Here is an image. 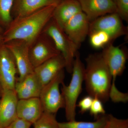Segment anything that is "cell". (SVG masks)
<instances>
[{
  "instance_id": "52a82bcc",
  "label": "cell",
  "mask_w": 128,
  "mask_h": 128,
  "mask_svg": "<svg viewBox=\"0 0 128 128\" xmlns=\"http://www.w3.org/2000/svg\"><path fill=\"white\" fill-rule=\"evenodd\" d=\"M18 73L12 53L4 44L0 45V92L14 90Z\"/></svg>"
},
{
  "instance_id": "f1b7e54d",
  "label": "cell",
  "mask_w": 128,
  "mask_h": 128,
  "mask_svg": "<svg viewBox=\"0 0 128 128\" xmlns=\"http://www.w3.org/2000/svg\"><path fill=\"white\" fill-rule=\"evenodd\" d=\"M4 29H2V28H1L0 27V34H2L3 32H4Z\"/></svg>"
},
{
  "instance_id": "3957f363",
  "label": "cell",
  "mask_w": 128,
  "mask_h": 128,
  "mask_svg": "<svg viewBox=\"0 0 128 128\" xmlns=\"http://www.w3.org/2000/svg\"><path fill=\"white\" fill-rule=\"evenodd\" d=\"M85 68L78 50L76 53L73 62L70 82L68 86L65 85L64 82L61 84V93L64 102L66 117L67 121L76 120V102L82 92Z\"/></svg>"
},
{
  "instance_id": "44dd1931",
  "label": "cell",
  "mask_w": 128,
  "mask_h": 128,
  "mask_svg": "<svg viewBox=\"0 0 128 128\" xmlns=\"http://www.w3.org/2000/svg\"><path fill=\"white\" fill-rule=\"evenodd\" d=\"M88 35L90 44L92 48L96 49H103L113 42L110 35L103 31H96L89 34Z\"/></svg>"
},
{
  "instance_id": "9c48e42d",
  "label": "cell",
  "mask_w": 128,
  "mask_h": 128,
  "mask_svg": "<svg viewBox=\"0 0 128 128\" xmlns=\"http://www.w3.org/2000/svg\"><path fill=\"white\" fill-rule=\"evenodd\" d=\"M14 56L19 76L16 81H20L27 76L34 72V68L29 60L30 45L27 41L15 39L4 44Z\"/></svg>"
},
{
  "instance_id": "4fadbf2b",
  "label": "cell",
  "mask_w": 128,
  "mask_h": 128,
  "mask_svg": "<svg viewBox=\"0 0 128 128\" xmlns=\"http://www.w3.org/2000/svg\"><path fill=\"white\" fill-rule=\"evenodd\" d=\"M82 10L90 22L99 17L116 12V4L112 0H78Z\"/></svg>"
},
{
  "instance_id": "83f0119b",
  "label": "cell",
  "mask_w": 128,
  "mask_h": 128,
  "mask_svg": "<svg viewBox=\"0 0 128 128\" xmlns=\"http://www.w3.org/2000/svg\"><path fill=\"white\" fill-rule=\"evenodd\" d=\"M2 44H4L3 42V37L2 34H0V45Z\"/></svg>"
},
{
  "instance_id": "d4e9b609",
  "label": "cell",
  "mask_w": 128,
  "mask_h": 128,
  "mask_svg": "<svg viewBox=\"0 0 128 128\" xmlns=\"http://www.w3.org/2000/svg\"><path fill=\"white\" fill-rule=\"evenodd\" d=\"M116 13L122 20L128 21V0H117Z\"/></svg>"
},
{
  "instance_id": "5b68a950",
  "label": "cell",
  "mask_w": 128,
  "mask_h": 128,
  "mask_svg": "<svg viewBox=\"0 0 128 128\" xmlns=\"http://www.w3.org/2000/svg\"><path fill=\"white\" fill-rule=\"evenodd\" d=\"M64 77V69L42 88L39 98L44 112L55 114L60 108H64V98L60 89Z\"/></svg>"
},
{
  "instance_id": "603a6c76",
  "label": "cell",
  "mask_w": 128,
  "mask_h": 128,
  "mask_svg": "<svg viewBox=\"0 0 128 128\" xmlns=\"http://www.w3.org/2000/svg\"><path fill=\"white\" fill-rule=\"evenodd\" d=\"M103 128H128V120L120 119L109 114L106 123Z\"/></svg>"
},
{
  "instance_id": "9a60e30c",
  "label": "cell",
  "mask_w": 128,
  "mask_h": 128,
  "mask_svg": "<svg viewBox=\"0 0 128 128\" xmlns=\"http://www.w3.org/2000/svg\"><path fill=\"white\" fill-rule=\"evenodd\" d=\"M44 112L39 98L18 99L17 108L18 118L33 124Z\"/></svg>"
},
{
  "instance_id": "8992f818",
  "label": "cell",
  "mask_w": 128,
  "mask_h": 128,
  "mask_svg": "<svg viewBox=\"0 0 128 128\" xmlns=\"http://www.w3.org/2000/svg\"><path fill=\"white\" fill-rule=\"evenodd\" d=\"M60 54L52 39L42 32L30 45L28 50L29 60L34 68Z\"/></svg>"
},
{
  "instance_id": "2e32d148",
  "label": "cell",
  "mask_w": 128,
  "mask_h": 128,
  "mask_svg": "<svg viewBox=\"0 0 128 128\" xmlns=\"http://www.w3.org/2000/svg\"><path fill=\"white\" fill-rule=\"evenodd\" d=\"M62 0H14L12 10L13 18L27 16L44 8L56 6Z\"/></svg>"
},
{
  "instance_id": "ba28073f",
  "label": "cell",
  "mask_w": 128,
  "mask_h": 128,
  "mask_svg": "<svg viewBox=\"0 0 128 128\" xmlns=\"http://www.w3.org/2000/svg\"><path fill=\"white\" fill-rule=\"evenodd\" d=\"M122 21L116 12L101 16L90 22L89 34L96 31H103L109 34L114 41L128 34V28Z\"/></svg>"
},
{
  "instance_id": "f546056e",
  "label": "cell",
  "mask_w": 128,
  "mask_h": 128,
  "mask_svg": "<svg viewBox=\"0 0 128 128\" xmlns=\"http://www.w3.org/2000/svg\"><path fill=\"white\" fill-rule=\"evenodd\" d=\"M112 0L114 2V3H115V4H116V2L117 0Z\"/></svg>"
},
{
  "instance_id": "7a4b0ae2",
  "label": "cell",
  "mask_w": 128,
  "mask_h": 128,
  "mask_svg": "<svg viewBox=\"0 0 128 128\" xmlns=\"http://www.w3.org/2000/svg\"><path fill=\"white\" fill-rule=\"evenodd\" d=\"M84 81L89 96L105 102L109 99L112 78L101 53L91 54L86 59Z\"/></svg>"
},
{
  "instance_id": "6da1fadb",
  "label": "cell",
  "mask_w": 128,
  "mask_h": 128,
  "mask_svg": "<svg viewBox=\"0 0 128 128\" xmlns=\"http://www.w3.org/2000/svg\"><path fill=\"white\" fill-rule=\"evenodd\" d=\"M56 6H50L29 15L13 18L2 34L4 43L19 39L25 40L31 45L52 18Z\"/></svg>"
},
{
  "instance_id": "ffe728a7",
  "label": "cell",
  "mask_w": 128,
  "mask_h": 128,
  "mask_svg": "<svg viewBox=\"0 0 128 128\" xmlns=\"http://www.w3.org/2000/svg\"><path fill=\"white\" fill-rule=\"evenodd\" d=\"M14 0H0V27L4 30L13 20L12 9Z\"/></svg>"
},
{
  "instance_id": "277c9868",
  "label": "cell",
  "mask_w": 128,
  "mask_h": 128,
  "mask_svg": "<svg viewBox=\"0 0 128 128\" xmlns=\"http://www.w3.org/2000/svg\"><path fill=\"white\" fill-rule=\"evenodd\" d=\"M42 32L52 39L57 49L64 58L66 71L71 74L75 56L78 50L75 46L52 18L45 25Z\"/></svg>"
},
{
  "instance_id": "30bf717a",
  "label": "cell",
  "mask_w": 128,
  "mask_h": 128,
  "mask_svg": "<svg viewBox=\"0 0 128 128\" xmlns=\"http://www.w3.org/2000/svg\"><path fill=\"white\" fill-rule=\"evenodd\" d=\"M101 54L109 69L112 78V87L116 86L117 76H121L126 68L128 54L126 50L111 43L103 48Z\"/></svg>"
},
{
  "instance_id": "8fae6325",
  "label": "cell",
  "mask_w": 128,
  "mask_h": 128,
  "mask_svg": "<svg viewBox=\"0 0 128 128\" xmlns=\"http://www.w3.org/2000/svg\"><path fill=\"white\" fill-rule=\"evenodd\" d=\"M90 23L87 16L82 12L73 16L64 26L63 30L77 50L89 35Z\"/></svg>"
},
{
  "instance_id": "cb8c5ba5",
  "label": "cell",
  "mask_w": 128,
  "mask_h": 128,
  "mask_svg": "<svg viewBox=\"0 0 128 128\" xmlns=\"http://www.w3.org/2000/svg\"><path fill=\"white\" fill-rule=\"evenodd\" d=\"M90 114L96 119L100 115L105 114V110L102 102L100 99L94 98L89 110Z\"/></svg>"
},
{
  "instance_id": "484cf974",
  "label": "cell",
  "mask_w": 128,
  "mask_h": 128,
  "mask_svg": "<svg viewBox=\"0 0 128 128\" xmlns=\"http://www.w3.org/2000/svg\"><path fill=\"white\" fill-rule=\"evenodd\" d=\"M93 98L90 96H86L80 100L76 106L80 108V112L81 114L89 111L91 106Z\"/></svg>"
},
{
  "instance_id": "ac0fdd59",
  "label": "cell",
  "mask_w": 128,
  "mask_h": 128,
  "mask_svg": "<svg viewBox=\"0 0 128 128\" xmlns=\"http://www.w3.org/2000/svg\"><path fill=\"white\" fill-rule=\"evenodd\" d=\"M43 86L34 72L20 81H16L15 86L18 99L39 98Z\"/></svg>"
},
{
  "instance_id": "e0dca14e",
  "label": "cell",
  "mask_w": 128,
  "mask_h": 128,
  "mask_svg": "<svg viewBox=\"0 0 128 128\" xmlns=\"http://www.w3.org/2000/svg\"><path fill=\"white\" fill-rule=\"evenodd\" d=\"M82 12L78 0H62L54 8L52 18L63 30L68 21Z\"/></svg>"
},
{
  "instance_id": "5bb4252c",
  "label": "cell",
  "mask_w": 128,
  "mask_h": 128,
  "mask_svg": "<svg viewBox=\"0 0 128 128\" xmlns=\"http://www.w3.org/2000/svg\"><path fill=\"white\" fill-rule=\"evenodd\" d=\"M65 67V60L60 54L34 68V73L43 87Z\"/></svg>"
},
{
  "instance_id": "7c38bea8",
  "label": "cell",
  "mask_w": 128,
  "mask_h": 128,
  "mask_svg": "<svg viewBox=\"0 0 128 128\" xmlns=\"http://www.w3.org/2000/svg\"><path fill=\"white\" fill-rule=\"evenodd\" d=\"M0 128H6L18 118L17 108L18 100L15 90L0 92Z\"/></svg>"
},
{
  "instance_id": "7402d4cb",
  "label": "cell",
  "mask_w": 128,
  "mask_h": 128,
  "mask_svg": "<svg viewBox=\"0 0 128 128\" xmlns=\"http://www.w3.org/2000/svg\"><path fill=\"white\" fill-rule=\"evenodd\" d=\"M33 124V128H59L55 114L46 112H44Z\"/></svg>"
},
{
  "instance_id": "d6986e66",
  "label": "cell",
  "mask_w": 128,
  "mask_h": 128,
  "mask_svg": "<svg viewBox=\"0 0 128 128\" xmlns=\"http://www.w3.org/2000/svg\"><path fill=\"white\" fill-rule=\"evenodd\" d=\"M109 114L100 115L93 122L76 121L59 122V128H103L106 123Z\"/></svg>"
},
{
  "instance_id": "4316f807",
  "label": "cell",
  "mask_w": 128,
  "mask_h": 128,
  "mask_svg": "<svg viewBox=\"0 0 128 128\" xmlns=\"http://www.w3.org/2000/svg\"><path fill=\"white\" fill-rule=\"evenodd\" d=\"M32 124L18 118L6 128H30Z\"/></svg>"
}]
</instances>
